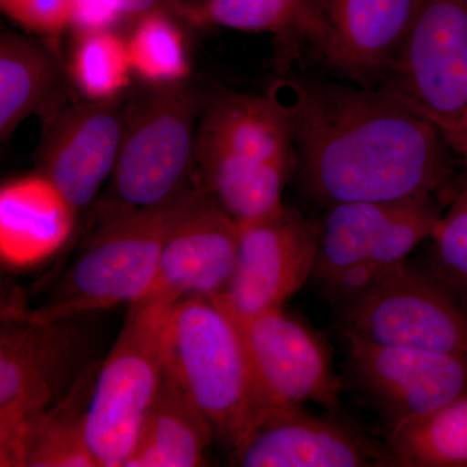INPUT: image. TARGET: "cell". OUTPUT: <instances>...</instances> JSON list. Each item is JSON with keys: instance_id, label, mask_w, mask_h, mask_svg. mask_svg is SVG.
<instances>
[{"instance_id": "1", "label": "cell", "mask_w": 467, "mask_h": 467, "mask_svg": "<svg viewBox=\"0 0 467 467\" xmlns=\"http://www.w3.org/2000/svg\"><path fill=\"white\" fill-rule=\"evenodd\" d=\"M294 134L303 192L318 204L436 195L451 182V149L441 129L379 86L276 79Z\"/></svg>"}, {"instance_id": "2", "label": "cell", "mask_w": 467, "mask_h": 467, "mask_svg": "<svg viewBox=\"0 0 467 467\" xmlns=\"http://www.w3.org/2000/svg\"><path fill=\"white\" fill-rule=\"evenodd\" d=\"M202 186L239 223L284 207L296 169L290 119L275 95L221 90L208 94L195 149Z\"/></svg>"}, {"instance_id": "3", "label": "cell", "mask_w": 467, "mask_h": 467, "mask_svg": "<svg viewBox=\"0 0 467 467\" xmlns=\"http://www.w3.org/2000/svg\"><path fill=\"white\" fill-rule=\"evenodd\" d=\"M126 95V122L115 171L92 216L155 207L199 186L195 149L208 94L192 82L144 84Z\"/></svg>"}, {"instance_id": "4", "label": "cell", "mask_w": 467, "mask_h": 467, "mask_svg": "<svg viewBox=\"0 0 467 467\" xmlns=\"http://www.w3.org/2000/svg\"><path fill=\"white\" fill-rule=\"evenodd\" d=\"M199 186L165 204L92 216L91 233L48 300L38 308L9 313L60 321L142 299L155 279L168 234Z\"/></svg>"}, {"instance_id": "5", "label": "cell", "mask_w": 467, "mask_h": 467, "mask_svg": "<svg viewBox=\"0 0 467 467\" xmlns=\"http://www.w3.org/2000/svg\"><path fill=\"white\" fill-rule=\"evenodd\" d=\"M164 364L233 453L261 411L241 333L214 297L175 304L165 330Z\"/></svg>"}, {"instance_id": "6", "label": "cell", "mask_w": 467, "mask_h": 467, "mask_svg": "<svg viewBox=\"0 0 467 467\" xmlns=\"http://www.w3.org/2000/svg\"><path fill=\"white\" fill-rule=\"evenodd\" d=\"M441 216L436 195L330 205L318 225L313 278L340 303L405 263Z\"/></svg>"}, {"instance_id": "7", "label": "cell", "mask_w": 467, "mask_h": 467, "mask_svg": "<svg viewBox=\"0 0 467 467\" xmlns=\"http://www.w3.org/2000/svg\"><path fill=\"white\" fill-rule=\"evenodd\" d=\"M174 306L155 300L131 304L92 389L86 435L99 467H124L158 392L164 339Z\"/></svg>"}, {"instance_id": "8", "label": "cell", "mask_w": 467, "mask_h": 467, "mask_svg": "<svg viewBox=\"0 0 467 467\" xmlns=\"http://www.w3.org/2000/svg\"><path fill=\"white\" fill-rule=\"evenodd\" d=\"M5 316L0 331V466L23 467L30 427L81 374L82 337L73 318L39 322Z\"/></svg>"}, {"instance_id": "9", "label": "cell", "mask_w": 467, "mask_h": 467, "mask_svg": "<svg viewBox=\"0 0 467 467\" xmlns=\"http://www.w3.org/2000/svg\"><path fill=\"white\" fill-rule=\"evenodd\" d=\"M337 306L348 337L467 355V301L408 260Z\"/></svg>"}, {"instance_id": "10", "label": "cell", "mask_w": 467, "mask_h": 467, "mask_svg": "<svg viewBox=\"0 0 467 467\" xmlns=\"http://www.w3.org/2000/svg\"><path fill=\"white\" fill-rule=\"evenodd\" d=\"M378 86L450 134L467 104V0H418Z\"/></svg>"}, {"instance_id": "11", "label": "cell", "mask_w": 467, "mask_h": 467, "mask_svg": "<svg viewBox=\"0 0 467 467\" xmlns=\"http://www.w3.org/2000/svg\"><path fill=\"white\" fill-rule=\"evenodd\" d=\"M227 313L241 333L261 414L306 402L339 407L343 382L321 335L284 308L250 317Z\"/></svg>"}, {"instance_id": "12", "label": "cell", "mask_w": 467, "mask_h": 467, "mask_svg": "<svg viewBox=\"0 0 467 467\" xmlns=\"http://www.w3.org/2000/svg\"><path fill=\"white\" fill-rule=\"evenodd\" d=\"M317 252L318 225L284 205L241 225L235 269L226 290L214 299L239 317L284 308L313 276Z\"/></svg>"}, {"instance_id": "13", "label": "cell", "mask_w": 467, "mask_h": 467, "mask_svg": "<svg viewBox=\"0 0 467 467\" xmlns=\"http://www.w3.org/2000/svg\"><path fill=\"white\" fill-rule=\"evenodd\" d=\"M346 337L347 368L389 427L467 393V355Z\"/></svg>"}, {"instance_id": "14", "label": "cell", "mask_w": 467, "mask_h": 467, "mask_svg": "<svg viewBox=\"0 0 467 467\" xmlns=\"http://www.w3.org/2000/svg\"><path fill=\"white\" fill-rule=\"evenodd\" d=\"M126 95L104 101L78 98L43 128L36 171L60 190L78 217L97 204L115 171Z\"/></svg>"}, {"instance_id": "15", "label": "cell", "mask_w": 467, "mask_h": 467, "mask_svg": "<svg viewBox=\"0 0 467 467\" xmlns=\"http://www.w3.org/2000/svg\"><path fill=\"white\" fill-rule=\"evenodd\" d=\"M239 241L241 225L201 184L169 232L155 279L140 300L175 306L187 297L223 294L235 269Z\"/></svg>"}, {"instance_id": "16", "label": "cell", "mask_w": 467, "mask_h": 467, "mask_svg": "<svg viewBox=\"0 0 467 467\" xmlns=\"http://www.w3.org/2000/svg\"><path fill=\"white\" fill-rule=\"evenodd\" d=\"M232 456L243 467L392 466L387 444L303 405L267 409Z\"/></svg>"}, {"instance_id": "17", "label": "cell", "mask_w": 467, "mask_h": 467, "mask_svg": "<svg viewBox=\"0 0 467 467\" xmlns=\"http://www.w3.org/2000/svg\"><path fill=\"white\" fill-rule=\"evenodd\" d=\"M168 11L192 26L272 34L284 69L309 47L347 75L342 45L317 0H205L199 5H169Z\"/></svg>"}, {"instance_id": "18", "label": "cell", "mask_w": 467, "mask_h": 467, "mask_svg": "<svg viewBox=\"0 0 467 467\" xmlns=\"http://www.w3.org/2000/svg\"><path fill=\"white\" fill-rule=\"evenodd\" d=\"M67 64L47 43L3 30L0 36V140L8 142L29 117L43 128L77 100Z\"/></svg>"}, {"instance_id": "19", "label": "cell", "mask_w": 467, "mask_h": 467, "mask_svg": "<svg viewBox=\"0 0 467 467\" xmlns=\"http://www.w3.org/2000/svg\"><path fill=\"white\" fill-rule=\"evenodd\" d=\"M78 214L50 180L36 171L0 189V259L27 269L57 254L75 233Z\"/></svg>"}, {"instance_id": "20", "label": "cell", "mask_w": 467, "mask_h": 467, "mask_svg": "<svg viewBox=\"0 0 467 467\" xmlns=\"http://www.w3.org/2000/svg\"><path fill=\"white\" fill-rule=\"evenodd\" d=\"M347 61V76L379 85L398 54L418 0H317Z\"/></svg>"}, {"instance_id": "21", "label": "cell", "mask_w": 467, "mask_h": 467, "mask_svg": "<svg viewBox=\"0 0 467 467\" xmlns=\"http://www.w3.org/2000/svg\"><path fill=\"white\" fill-rule=\"evenodd\" d=\"M216 439L207 418L164 364L152 404L124 467H198Z\"/></svg>"}, {"instance_id": "22", "label": "cell", "mask_w": 467, "mask_h": 467, "mask_svg": "<svg viewBox=\"0 0 467 467\" xmlns=\"http://www.w3.org/2000/svg\"><path fill=\"white\" fill-rule=\"evenodd\" d=\"M98 365L81 371L69 391L30 427L23 467H99L86 435V413Z\"/></svg>"}, {"instance_id": "23", "label": "cell", "mask_w": 467, "mask_h": 467, "mask_svg": "<svg viewBox=\"0 0 467 467\" xmlns=\"http://www.w3.org/2000/svg\"><path fill=\"white\" fill-rule=\"evenodd\" d=\"M393 467H467V393L389 427Z\"/></svg>"}, {"instance_id": "24", "label": "cell", "mask_w": 467, "mask_h": 467, "mask_svg": "<svg viewBox=\"0 0 467 467\" xmlns=\"http://www.w3.org/2000/svg\"><path fill=\"white\" fill-rule=\"evenodd\" d=\"M67 69L79 98L92 101L122 97L134 76L126 39L113 29L76 33Z\"/></svg>"}, {"instance_id": "25", "label": "cell", "mask_w": 467, "mask_h": 467, "mask_svg": "<svg viewBox=\"0 0 467 467\" xmlns=\"http://www.w3.org/2000/svg\"><path fill=\"white\" fill-rule=\"evenodd\" d=\"M168 9L150 12L135 21L126 39L133 75L149 85L189 81L192 64L180 26Z\"/></svg>"}, {"instance_id": "26", "label": "cell", "mask_w": 467, "mask_h": 467, "mask_svg": "<svg viewBox=\"0 0 467 467\" xmlns=\"http://www.w3.org/2000/svg\"><path fill=\"white\" fill-rule=\"evenodd\" d=\"M430 239L429 269L467 301V174Z\"/></svg>"}, {"instance_id": "27", "label": "cell", "mask_w": 467, "mask_h": 467, "mask_svg": "<svg viewBox=\"0 0 467 467\" xmlns=\"http://www.w3.org/2000/svg\"><path fill=\"white\" fill-rule=\"evenodd\" d=\"M77 0H0L3 14L27 32L58 36L72 24Z\"/></svg>"}, {"instance_id": "28", "label": "cell", "mask_w": 467, "mask_h": 467, "mask_svg": "<svg viewBox=\"0 0 467 467\" xmlns=\"http://www.w3.org/2000/svg\"><path fill=\"white\" fill-rule=\"evenodd\" d=\"M122 20L113 0H77L70 27L76 33L109 30Z\"/></svg>"}, {"instance_id": "29", "label": "cell", "mask_w": 467, "mask_h": 467, "mask_svg": "<svg viewBox=\"0 0 467 467\" xmlns=\"http://www.w3.org/2000/svg\"><path fill=\"white\" fill-rule=\"evenodd\" d=\"M124 20L138 21L150 12L167 9L165 0H113Z\"/></svg>"}, {"instance_id": "30", "label": "cell", "mask_w": 467, "mask_h": 467, "mask_svg": "<svg viewBox=\"0 0 467 467\" xmlns=\"http://www.w3.org/2000/svg\"><path fill=\"white\" fill-rule=\"evenodd\" d=\"M445 138H447L451 150L462 156L463 160H467V104L456 128L450 134L445 135Z\"/></svg>"}, {"instance_id": "31", "label": "cell", "mask_w": 467, "mask_h": 467, "mask_svg": "<svg viewBox=\"0 0 467 467\" xmlns=\"http://www.w3.org/2000/svg\"><path fill=\"white\" fill-rule=\"evenodd\" d=\"M204 2L205 0H165V5H167L168 9L169 5H199Z\"/></svg>"}, {"instance_id": "32", "label": "cell", "mask_w": 467, "mask_h": 467, "mask_svg": "<svg viewBox=\"0 0 467 467\" xmlns=\"http://www.w3.org/2000/svg\"><path fill=\"white\" fill-rule=\"evenodd\" d=\"M465 165H466V167H467V160H465Z\"/></svg>"}]
</instances>
